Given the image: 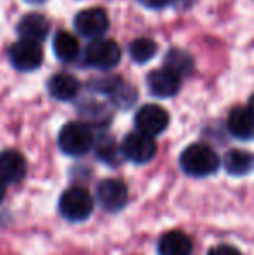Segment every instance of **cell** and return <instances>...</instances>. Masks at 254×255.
<instances>
[{"label": "cell", "mask_w": 254, "mask_h": 255, "mask_svg": "<svg viewBox=\"0 0 254 255\" xmlns=\"http://www.w3.org/2000/svg\"><path fill=\"white\" fill-rule=\"evenodd\" d=\"M180 165L185 174L192 177H207L220 168V158L211 146L195 142L181 153Z\"/></svg>", "instance_id": "obj_1"}, {"label": "cell", "mask_w": 254, "mask_h": 255, "mask_svg": "<svg viewBox=\"0 0 254 255\" xmlns=\"http://www.w3.org/2000/svg\"><path fill=\"white\" fill-rule=\"evenodd\" d=\"M58 144L64 154L70 156H82L89 153V149L94 144V135L91 127L80 122H70L59 130Z\"/></svg>", "instance_id": "obj_2"}, {"label": "cell", "mask_w": 254, "mask_h": 255, "mask_svg": "<svg viewBox=\"0 0 254 255\" xmlns=\"http://www.w3.org/2000/svg\"><path fill=\"white\" fill-rule=\"evenodd\" d=\"M92 208H94L92 196L89 195L87 189L78 188V186L66 189L61 195V198H59V214L66 221H85L92 214Z\"/></svg>", "instance_id": "obj_3"}, {"label": "cell", "mask_w": 254, "mask_h": 255, "mask_svg": "<svg viewBox=\"0 0 254 255\" xmlns=\"http://www.w3.org/2000/svg\"><path fill=\"white\" fill-rule=\"evenodd\" d=\"M84 61L96 70H112L120 61V47L110 38H96L85 47Z\"/></svg>", "instance_id": "obj_4"}, {"label": "cell", "mask_w": 254, "mask_h": 255, "mask_svg": "<svg viewBox=\"0 0 254 255\" xmlns=\"http://www.w3.org/2000/svg\"><path fill=\"white\" fill-rule=\"evenodd\" d=\"M10 63L19 71H33L44 61V52H42L40 42L21 38L19 42L12 44L9 51Z\"/></svg>", "instance_id": "obj_5"}, {"label": "cell", "mask_w": 254, "mask_h": 255, "mask_svg": "<svg viewBox=\"0 0 254 255\" xmlns=\"http://www.w3.org/2000/svg\"><path fill=\"white\" fill-rule=\"evenodd\" d=\"M122 154L127 160L134 163H148L157 153V144L152 135L143 134V132H132L127 134L122 142Z\"/></svg>", "instance_id": "obj_6"}, {"label": "cell", "mask_w": 254, "mask_h": 255, "mask_svg": "<svg viewBox=\"0 0 254 255\" xmlns=\"http://www.w3.org/2000/svg\"><path fill=\"white\" fill-rule=\"evenodd\" d=\"M134 124L139 132L148 135H159L169 125V115L164 108L157 106V104H145L139 108L138 113L134 117Z\"/></svg>", "instance_id": "obj_7"}, {"label": "cell", "mask_w": 254, "mask_h": 255, "mask_svg": "<svg viewBox=\"0 0 254 255\" xmlns=\"http://www.w3.org/2000/svg\"><path fill=\"white\" fill-rule=\"evenodd\" d=\"M96 195L101 207L108 212H119L126 207L129 193L127 186L119 179H105L98 184Z\"/></svg>", "instance_id": "obj_8"}, {"label": "cell", "mask_w": 254, "mask_h": 255, "mask_svg": "<svg viewBox=\"0 0 254 255\" xmlns=\"http://www.w3.org/2000/svg\"><path fill=\"white\" fill-rule=\"evenodd\" d=\"M75 30L87 38H99L108 30V16L103 9H85L75 16Z\"/></svg>", "instance_id": "obj_9"}, {"label": "cell", "mask_w": 254, "mask_h": 255, "mask_svg": "<svg viewBox=\"0 0 254 255\" xmlns=\"http://www.w3.org/2000/svg\"><path fill=\"white\" fill-rule=\"evenodd\" d=\"M146 82H148L150 92L157 98H173L181 87V77L166 66L160 70H153L146 77Z\"/></svg>", "instance_id": "obj_10"}, {"label": "cell", "mask_w": 254, "mask_h": 255, "mask_svg": "<svg viewBox=\"0 0 254 255\" xmlns=\"http://www.w3.org/2000/svg\"><path fill=\"white\" fill-rule=\"evenodd\" d=\"M24 174H26V161H24L23 154L14 149L0 153V179L5 184L19 182L24 177Z\"/></svg>", "instance_id": "obj_11"}, {"label": "cell", "mask_w": 254, "mask_h": 255, "mask_svg": "<svg viewBox=\"0 0 254 255\" xmlns=\"http://www.w3.org/2000/svg\"><path fill=\"white\" fill-rule=\"evenodd\" d=\"M227 127L234 137L249 141L254 137V113L249 108H234L228 115Z\"/></svg>", "instance_id": "obj_12"}, {"label": "cell", "mask_w": 254, "mask_h": 255, "mask_svg": "<svg viewBox=\"0 0 254 255\" xmlns=\"http://www.w3.org/2000/svg\"><path fill=\"white\" fill-rule=\"evenodd\" d=\"M49 94L58 101H71L77 98L80 84L70 73H58L49 80Z\"/></svg>", "instance_id": "obj_13"}, {"label": "cell", "mask_w": 254, "mask_h": 255, "mask_svg": "<svg viewBox=\"0 0 254 255\" xmlns=\"http://www.w3.org/2000/svg\"><path fill=\"white\" fill-rule=\"evenodd\" d=\"M190 236L181 231H169L159 240V255H192Z\"/></svg>", "instance_id": "obj_14"}, {"label": "cell", "mask_w": 254, "mask_h": 255, "mask_svg": "<svg viewBox=\"0 0 254 255\" xmlns=\"http://www.w3.org/2000/svg\"><path fill=\"white\" fill-rule=\"evenodd\" d=\"M17 33L21 38L42 42L49 33V21L42 14H26L17 24Z\"/></svg>", "instance_id": "obj_15"}, {"label": "cell", "mask_w": 254, "mask_h": 255, "mask_svg": "<svg viewBox=\"0 0 254 255\" xmlns=\"http://www.w3.org/2000/svg\"><path fill=\"white\" fill-rule=\"evenodd\" d=\"M225 170L230 175H235V177L251 174L254 170V154L241 151V149L228 151L227 156H225Z\"/></svg>", "instance_id": "obj_16"}, {"label": "cell", "mask_w": 254, "mask_h": 255, "mask_svg": "<svg viewBox=\"0 0 254 255\" xmlns=\"http://www.w3.org/2000/svg\"><path fill=\"white\" fill-rule=\"evenodd\" d=\"M52 49H54V54L59 61H64V63H70L75 57L78 56V40L68 31H59L56 33L54 42H52Z\"/></svg>", "instance_id": "obj_17"}, {"label": "cell", "mask_w": 254, "mask_h": 255, "mask_svg": "<svg viewBox=\"0 0 254 255\" xmlns=\"http://www.w3.org/2000/svg\"><path fill=\"white\" fill-rule=\"evenodd\" d=\"M164 66L173 70L174 73L181 77V75H188L193 70V59L190 57V54L181 51V49H173V51L166 54Z\"/></svg>", "instance_id": "obj_18"}, {"label": "cell", "mask_w": 254, "mask_h": 255, "mask_svg": "<svg viewBox=\"0 0 254 255\" xmlns=\"http://www.w3.org/2000/svg\"><path fill=\"white\" fill-rule=\"evenodd\" d=\"M129 54H131L132 61H136V63H148L157 54V44L152 38H136L129 45Z\"/></svg>", "instance_id": "obj_19"}, {"label": "cell", "mask_w": 254, "mask_h": 255, "mask_svg": "<svg viewBox=\"0 0 254 255\" xmlns=\"http://www.w3.org/2000/svg\"><path fill=\"white\" fill-rule=\"evenodd\" d=\"M98 154L99 158L106 161H115L117 160V146L113 142H99V148H98Z\"/></svg>", "instance_id": "obj_20"}, {"label": "cell", "mask_w": 254, "mask_h": 255, "mask_svg": "<svg viewBox=\"0 0 254 255\" xmlns=\"http://www.w3.org/2000/svg\"><path fill=\"white\" fill-rule=\"evenodd\" d=\"M207 255H242V254L232 245H218L214 249H211Z\"/></svg>", "instance_id": "obj_21"}, {"label": "cell", "mask_w": 254, "mask_h": 255, "mask_svg": "<svg viewBox=\"0 0 254 255\" xmlns=\"http://www.w3.org/2000/svg\"><path fill=\"white\" fill-rule=\"evenodd\" d=\"M171 0H139V3H143L148 9H162L169 3Z\"/></svg>", "instance_id": "obj_22"}, {"label": "cell", "mask_w": 254, "mask_h": 255, "mask_svg": "<svg viewBox=\"0 0 254 255\" xmlns=\"http://www.w3.org/2000/svg\"><path fill=\"white\" fill-rule=\"evenodd\" d=\"M3 196H5V182L0 179V203H2Z\"/></svg>", "instance_id": "obj_23"}, {"label": "cell", "mask_w": 254, "mask_h": 255, "mask_svg": "<svg viewBox=\"0 0 254 255\" xmlns=\"http://www.w3.org/2000/svg\"><path fill=\"white\" fill-rule=\"evenodd\" d=\"M249 110L254 113V94H253V98H251V101H249Z\"/></svg>", "instance_id": "obj_24"}, {"label": "cell", "mask_w": 254, "mask_h": 255, "mask_svg": "<svg viewBox=\"0 0 254 255\" xmlns=\"http://www.w3.org/2000/svg\"><path fill=\"white\" fill-rule=\"evenodd\" d=\"M26 2H30V3H42V2H45V0H26Z\"/></svg>", "instance_id": "obj_25"}]
</instances>
